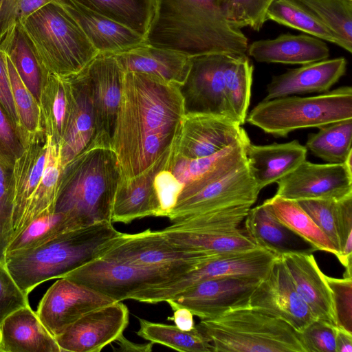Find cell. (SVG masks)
<instances>
[{"mask_svg": "<svg viewBox=\"0 0 352 352\" xmlns=\"http://www.w3.org/2000/svg\"><path fill=\"white\" fill-rule=\"evenodd\" d=\"M185 114L180 87L154 76L125 72L111 146L129 179L173 146Z\"/></svg>", "mask_w": 352, "mask_h": 352, "instance_id": "1", "label": "cell"}, {"mask_svg": "<svg viewBox=\"0 0 352 352\" xmlns=\"http://www.w3.org/2000/svg\"><path fill=\"white\" fill-rule=\"evenodd\" d=\"M144 38L149 45L190 57L247 54L248 47V38L226 19L217 0H155Z\"/></svg>", "mask_w": 352, "mask_h": 352, "instance_id": "2", "label": "cell"}, {"mask_svg": "<svg viewBox=\"0 0 352 352\" xmlns=\"http://www.w3.org/2000/svg\"><path fill=\"white\" fill-rule=\"evenodd\" d=\"M108 221L64 232L37 247L7 255L5 267L26 295L47 280L100 257L120 234Z\"/></svg>", "mask_w": 352, "mask_h": 352, "instance_id": "3", "label": "cell"}, {"mask_svg": "<svg viewBox=\"0 0 352 352\" xmlns=\"http://www.w3.org/2000/svg\"><path fill=\"white\" fill-rule=\"evenodd\" d=\"M120 179L111 146L93 141L63 167L55 212L67 214L80 226L111 222Z\"/></svg>", "mask_w": 352, "mask_h": 352, "instance_id": "4", "label": "cell"}, {"mask_svg": "<svg viewBox=\"0 0 352 352\" xmlns=\"http://www.w3.org/2000/svg\"><path fill=\"white\" fill-rule=\"evenodd\" d=\"M196 326L213 352H307L289 324L248 306L201 320Z\"/></svg>", "mask_w": 352, "mask_h": 352, "instance_id": "5", "label": "cell"}, {"mask_svg": "<svg viewBox=\"0 0 352 352\" xmlns=\"http://www.w3.org/2000/svg\"><path fill=\"white\" fill-rule=\"evenodd\" d=\"M21 23L50 74L63 78L76 75L98 54L76 21L54 1Z\"/></svg>", "mask_w": 352, "mask_h": 352, "instance_id": "6", "label": "cell"}, {"mask_svg": "<svg viewBox=\"0 0 352 352\" xmlns=\"http://www.w3.org/2000/svg\"><path fill=\"white\" fill-rule=\"evenodd\" d=\"M225 160L184 184L165 217L172 222L256 202L261 191L247 164Z\"/></svg>", "mask_w": 352, "mask_h": 352, "instance_id": "7", "label": "cell"}, {"mask_svg": "<svg viewBox=\"0 0 352 352\" xmlns=\"http://www.w3.org/2000/svg\"><path fill=\"white\" fill-rule=\"evenodd\" d=\"M351 118L352 88L344 86L314 96L263 100L250 111L245 121L275 137H286L298 129L319 128Z\"/></svg>", "mask_w": 352, "mask_h": 352, "instance_id": "8", "label": "cell"}, {"mask_svg": "<svg viewBox=\"0 0 352 352\" xmlns=\"http://www.w3.org/2000/svg\"><path fill=\"white\" fill-rule=\"evenodd\" d=\"M278 258L260 247L245 252L219 255L176 278L139 291L131 298L155 304L166 302L204 280L249 278L261 280L266 276Z\"/></svg>", "mask_w": 352, "mask_h": 352, "instance_id": "9", "label": "cell"}, {"mask_svg": "<svg viewBox=\"0 0 352 352\" xmlns=\"http://www.w3.org/2000/svg\"><path fill=\"white\" fill-rule=\"evenodd\" d=\"M217 256L192 250L160 230L147 229L135 234L121 232L100 257L186 273Z\"/></svg>", "mask_w": 352, "mask_h": 352, "instance_id": "10", "label": "cell"}, {"mask_svg": "<svg viewBox=\"0 0 352 352\" xmlns=\"http://www.w3.org/2000/svg\"><path fill=\"white\" fill-rule=\"evenodd\" d=\"M183 274L99 257L69 272L63 277L87 286L115 301H123L130 299L139 291Z\"/></svg>", "mask_w": 352, "mask_h": 352, "instance_id": "11", "label": "cell"}, {"mask_svg": "<svg viewBox=\"0 0 352 352\" xmlns=\"http://www.w3.org/2000/svg\"><path fill=\"white\" fill-rule=\"evenodd\" d=\"M232 54L213 53L191 57L188 76L180 87L185 113L210 114L239 122L225 91V70Z\"/></svg>", "mask_w": 352, "mask_h": 352, "instance_id": "12", "label": "cell"}, {"mask_svg": "<svg viewBox=\"0 0 352 352\" xmlns=\"http://www.w3.org/2000/svg\"><path fill=\"white\" fill-rule=\"evenodd\" d=\"M250 141L236 121L210 114L186 113L173 157L188 160L214 155L239 142Z\"/></svg>", "mask_w": 352, "mask_h": 352, "instance_id": "13", "label": "cell"}, {"mask_svg": "<svg viewBox=\"0 0 352 352\" xmlns=\"http://www.w3.org/2000/svg\"><path fill=\"white\" fill-rule=\"evenodd\" d=\"M247 306L283 320L298 333L316 319L297 292L280 257L252 291Z\"/></svg>", "mask_w": 352, "mask_h": 352, "instance_id": "14", "label": "cell"}, {"mask_svg": "<svg viewBox=\"0 0 352 352\" xmlns=\"http://www.w3.org/2000/svg\"><path fill=\"white\" fill-rule=\"evenodd\" d=\"M114 302L118 301L63 277L47 290L36 312L56 338L85 314Z\"/></svg>", "mask_w": 352, "mask_h": 352, "instance_id": "15", "label": "cell"}, {"mask_svg": "<svg viewBox=\"0 0 352 352\" xmlns=\"http://www.w3.org/2000/svg\"><path fill=\"white\" fill-rule=\"evenodd\" d=\"M95 116L92 140L110 144L120 107L124 72L112 54L98 53L83 69Z\"/></svg>", "mask_w": 352, "mask_h": 352, "instance_id": "16", "label": "cell"}, {"mask_svg": "<svg viewBox=\"0 0 352 352\" xmlns=\"http://www.w3.org/2000/svg\"><path fill=\"white\" fill-rule=\"evenodd\" d=\"M276 183V195L284 199L339 200L352 194V171L344 163L305 160Z\"/></svg>", "mask_w": 352, "mask_h": 352, "instance_id": "17", "label": "cell"}, {"mask_svg": "<svg viewBox=\"0 0 352 352\" xmlns=\"http://www.w3.org/2000/svg\"><path fill=\"white\" fill-rule=\"evenodd\" d=\"M260 280L249 278H223L200 281L166 302L173 310L186 308L201 320L214 318L234 307L248 305Z\"/></svg>", "mask_w": 352, "mask_h": 352, "instance_id": "18", "label": "cell"}, {"mask_svg": "<svg viewBox=\"0 0 352 352\" xmlns=\"http://www.w3.org/2000/svg\"><path fill=\"white\" fill-rule=\"evenodd\" d=\"M122 302L88 312L56 336L60 352H100L115 342L129 322V309Z\"/></svg>", "mask_w": 352, "mask_h": 352, "instance_id": "19", "label": "cell"}, {"mask_svg": "<svg viewBox=\"0 0 352 352\" xmlns=\"http://www.w3.org/2000/svg\"><path fill=\"white\" fill-rule=\"evenodd\" d=\"M174 147L175 144L143 173L129 179H120L113 203V223H129L151 216L164 217L155 178L162 170L168 169Z\"/></svg>", "mask_w": 352, "mask_h": 352, "instance_id": "20", "label": "cell"}, {"mask_svg": "<svg viewBox=\"0 0 352 352\" xmlns=\"http://www.w3.org/2000/svg\"><path fill=\"white\" fill-rule=\"evenodd\" d=\"M50 137L44 131L28 135L22 142L23 149L13 164L12 236L18 233L29 201L43 175Z\"/></svg>", "mask_w": 352, "mask_h": 352, "instance_id": "21", "label": "cell"}, {"mask_svg": "<svg viewBox=\"0 0 352 352\" xmlns=\"http://www.w3.org/2000/svg\"><path fill=\"white\" fill-rule=\"evenodd\" d=\"M76 21L98 53L116 54L146 43L131 29L73 0H54Z\"/></svg>", "mask_w": 352, "mask_h": 352, "instance_id": "22", "label": "cell"}, {"mask_svg": "<svg viewBox=\"0 0 352 352\" xmlns=\"http://www.w3.org/2000/svg\"><path fill=\"white\" fill-rule=\"evenodd\" d=\"M280 258L297 292L314 318L336 327L331 290L314 255L295 252Z\"/></svg>", "mask_w": 352, "mask_h": 352, "instance_id": "23", "label": "cell"}, {"mask_svg": "<svg viewBox=\"0 0 352 352\" xmlns=\"http://www.w3.org/2000/svg\"><path fill=\"white\" fill-rule=\"evenodd\" d=\"M347 62L344 57L325 59L288 70L273 76L264 100L294 94L324 93L344 75Z\"/></svg>", "mask_w": 352, "mask_h": 352, "instance_id": "24", "label": "cell"}, {"mask_svg": "<svg viewBox=\"0 0 352 352\" xmlns=\"http://www.w3.org/2000/svg\"><path fill=\"white\" fill-rule=\"evenodd\" d=\"M248 54L261 63L302 65L327 59L329 49L315 36L286 33L252 42L248 45Z\"/></svg>", "mask_w": 352, "mask_h": 352, "instance_id": "25", "label": "cell"}, {"mask_svg": "<svg viewBox=\"0 0 352 352\" xmlns=\"http://www.w3.org/2000/svg\"><path fill=\"white\" fill-rule=\"evenodd\" d=\"M307 149L298 140L286 143L245 146L246 164L261 190L277 182L306 160Z\"/></svg>", "mask_w": 352, "mask_h": 352, "instance_id": "26", "label": "cell"}, {"mask_svg": "<svg viewBox=\"0 0 352 352\" xmlns=\"http://www.w3.org/2000/svg\"><path fill=\"white\" fill-rule=\"evenodd\" d=\"M113 55L124 73L146 74L179 87L184 84L191 63L188 56L146 43Z\"/></svg>", "mask_w": 352, "mask_h": 352, "instance_id": "27", "label": "cell"}, {"mask_svg": "<svg viewBox=\"0 0 352 352\" xmlns=\"http://www.w3.org/2000/svg\"><path fill=\"white\" fill-rule=\"evenodd\" d=\"M67 78L72 86V105L68 126L60 144L63 167L89 146L96 130L91 90L83 69Z\"/></svg>", "mask_w": 352, "mask_h": 352, "instance_id": "28", "label": "cell"}, {"mask_svg": "<svg viewBox=\"0 0 352 352\" xmlns=\"http://www.w3.org/2000/svg\"><path fill=\"white\" fill-rule=\"evenodd\" d=\"M0 352H60L30 305L20 308L0 324Z\"/></svg>", "mask_w": 352, "mask_h": 352, "instance_id": "29", "label": "cell"}, {"mask_svg": "<svg viewBox=\"0 0 352 352\" xmlns=\"http://www.w3.org/2000/svg\"><path fill=\"white\" fill-rule=\"evenodd\" d=\"M244 220L248 236L257 246L278 257L289 253L314 252L308 243L282 224L263 203L251 208Z\"/></svg>", "mask_w": 352, "mask_h": 352, "instance_id": "30", "label": "cell"}, {"mask_svg": "<svg viewBox=\"0 0 352 352\" xmlns=\"http://www.w3.org/2000/svg\"><path fill=\"white\" fill-rule=\"evenodd\" d=\"M42 127L58 144L65 134L72 105V91L67 78L47 74L43 80L38 98Z\"/></svg>", "mask_w": 352, "mask_h": 352, "instance_id": "31", "label": "cell"}, {"mask_svg": "<svg viewBox=\"0 0 352 352\" xmlns=\"http://www.w3.org/2000/svg\"><path fill=\"white\" fill-rule=\"evenodd\" d=\"M160 231L172 241L207 255L237 253L258 247L245 232L238 228L228 230H188L166 227Z\"/></svg>", "mask_w": 352, "mask_h": 352, "instance_id": "32", "label": "cell"}, {"mask_svg": "<svg viewBox=\"0 0 352 352\" xmlns=\"http://www.w3.org/2000/svg\"><path fill=\"white\" fill-rule=\"evenodd\" d=\"M0 47L10 58L24 85L38 101L41 85L49 74L21 23L16 22L6 32Z\"/></svg>", "mask_w": 352, "mask_h": 352, "instance_id": "33", "label": "cell"}, {"mask_svg": "<svg viewBox=\"0 0 352 352\" xmlns=\"http://www.w3.org/2000/svg\"><path fill=\"white\" fill-rule=\"evenodd\" d=\"M263 204L282 224L308 243L314 251H324L337 256L338 252L330 240L296 201L275 195Z\"/></svg>", "mask_w": 352, "mask_h": 352, "instance_id": "34", "label": "cell"}, {"mask_svg": "<svg viewBox=\"0 0 352 352\" xmlns=\"http://www.w3.org/2000/svg\"><path fill=\"white\" fill-rule=\"evenodd\" d=\"M49 137L50 142L44 170L41 181L29 201L17 234L36 218L55 212L63 166L60 145L56 144L52 138Z\"/></svg>", "mask_w": 352, "mask_h": 352, "instance_id": "35", "label": "cell"}, {"mask_svg": "<svg viewBox=\"0 0 352 352\" xmlns=\"http://www.w3.org/2000/svg\"><path fill=\"white\" fill-rule=\"evenodd\" d=\"M267 19L301 31L323 41L337 45L352 52V46L302 7L292 0H274L267 12Z\"/></svg>", "mask_w": 352, "mask_h": 352, "instance_id": "36", "label": "cell"}, {"mask_svg": "<svg viewBox=\"0 0 352 352\" xmlns=\"http://www.w3.org/2000/svg\"><path fill=\"white\" fill-rule=\"evenodd\" d=\"M145 36L154 14L155 0H73Z\"/></svg>", "mask_w": 352, "mask_h": 352, "instance_id": "37", "label": "cell"}, {"mask_svg": "<svg viewBox=\"0 0 352 352\" xmlns=\"http://www.w3.org/2000/svg\"><path fill=\"white\" fill-rule=\"evenodd\" d=\"M137 334L154 344H160L181 352H213L208 340L196 325L183 330L176 325L151 322L139 318Z\"/></svg>", "mask_w": 352, "mask_h": 352, "instance_id": "38", "label": "cell"}, {"mask_svg": "<svg viewBox=\"0 0 352 352\" xmlns=\"http://www.w3.org/2000/svg\"><path fill=\"white\" fill-rule=\"evenodd\" d=\"M308 135L305 147L312 154L331 164L344 163L352 151V118L319 127Z\"/></svg>", "mask_w": 352, "mask_h": 352, "instance_id": "39", "label": "cell"}, {"mask_svg": "<svg viewBox=\"0 0 352 352\" xmlns=\"http://www.w3.org/2000/svg\"><path fill=\"white\" fill-rule=\"evenodd\" d=\"M80 226L74 219L62 212H54L32 221L10 241L7 255L41 245L67 231Z\"/></svg>", "mask_w": 352, "mask_h": 352, "instance_id": "40", "label": "cell"}, {"mask_svg": "<svg viewBox=\"0 0 352 352\" xmlns=\"http://www.w3.org/2000/svg\"><path fill=\"white\" fill-rule=\"evenodd\" d=\"M253 71L254 66L247 54H232L225 70L226 98L241 125L248 115Z\"/></svg>", "mask_w": 352, "mask_h": 352, "instance_id": "41", "label": "cell"}, {"mask_svg": "<svg viewBox=\"0 0 352 352\" xmlns=\"http://www.w3.org/2000/svg\"><path fill=\"white\" fill-rule=\"evenodd\" d=\"M352 46V0H292Z\"/></svg>", "mask_w": 352, "mask_h": 352, "instance_id": "42", "label": "cell"}, {"mask_svg": "<svg viewBox=\"0 0 352 352\" xmlns=\"http://www.w3.org/2000/svg\"><path fill=\"white\" fill-rule=\"evenodd\" d=\"M7 65L12 94L20 123L19 138L22 144L28 135L43 131L40 106L8 56Z\"/></svg>", "mask_w": 352, "mask_h": 352, "instance_id": "43", "label": "cell"}, {"mask_svg": "<svg viewBox=\"0 0 352 352\" xmlns=\"http://www.w3.org/2000/svg\"><path fill=\"white\" fill-rule=\"evenodd\" d=\"M250 208V206H239L194 215L178 219L168 227L188 230L234 229L245 219Z\"/></svg>", "mask_w": 352, "mask_h": 352, "instance_id": "44", "label": "cell"}, {"mask_svg": "<svg viewBox=\"0 0 352 352\" xmlns=\"http://www.w3.org/2000/svg\"><path fill=\"white\" fill-rule=\"evenodd\" d=\"M274 0H217L226 19L241 29L259 31L267 21V12Z\"/></svg>", "mask_w": 352, "mask_h": 352, "instance_id": "45", "label": "cell"}, {"mask_svg": "<svg viewBox=\"0 0 352 352\" xmlns=\"http://www.w3.org/2000/svg\"><path fill=\"white\" fill-rule=\"evenodd\" d=\"M14 162L0 153V263L5 265L7 247L12 236Z\"/></svg>", "mask_w": 352, "mask_h": 352, "instance_id": "46", "label": "cell"}, {"mask_svg": "<svg viewBox=\"0 0 352 352\" xmlns=\"http://www.w3.org/2000/svg\"><path fill=\"white\" fill-rule=\"evenodd\" d=\"M336 222L340 245L337 258L345 268L344 277L352 278V194L336 201Z\"/></svg>", "mask_w": 352, "mask_h": 352, "instance_id": "47", "label": "cell"}, {"mask_svg": "<svg viewBox=\"0 0 352 352\" xmlns=\"http://www.w3.org/2000/svg\"><path fill=\"white\" fill-rule=\"evenodd\" d=\"M330 288L336 327L352 333V278H333L324 274Z\"/></svg>", "mask_w": 352, "mask_h": 352, "instance_id": "48", "label": "cell"}, {"mask_svg": "<svg viewBox=\"0 0 352 352\" xmlns=\"http://www.w3.org/2000/svg\"><path fill=\"white\" fill-rule=\"evenodd\" d=\"M336 201L333 199H304L296 201L327 236L339 254V239L336 223Z\"/></svg>", "mask_w": 352, "mask_h": 352, "instance_id": "49", "label": "cell"}, {"mask_svg": "<svg viewBox=\"0 0 352 352\" xmlns=\"http://www.w3.org/2000/svg\"><path fill=\"white\" fill-rule=\"evenodd\" d=\"M336 329L329 322L315 319L298 333L307 352H336Z\"/></svg>", "mask_w": 352, "mask_h": 352, "instance_id": "50", "label": "cell"}, {"mask_svg": "<svg viewBox=\"0 0 352 352\" xmlns=\"http://www.w3.org/2000/svg\"><path fill=\"white\" fill-rule=\"evenodd\" d=\"M28 305V295L20 289L5 265L0 263V324L16 310Z\"/></svg>", "mask_w": 352, "mask_h": 352, "instance_id": "51", "label": "cell"}, {"mask_svg": "<svg viewBox=\"0 0 352 352\" xmlns=\"http://www.w3.org/2000/svg\"><path fill=\"white\" fill-rule=\"evenodd\" d=\"M0 105L16 130L19 138L20 123L12 94L9 80L7 56L0 47ZM20 139V138H19ZM21 141V140H20Z\"/></svg>", "mask_w": 352, "mask_h": 352, "instance_id": "52", "label": "cell"}, {"mask_svg": "<svg viewBox=\"0 0 352 352\" xmlns=\"http://www.w3.org/2000/svg\"><path fill=\"white\" fill-rule=\"evenodd\" d=\"M22 149L18 134L0 105V153L14 162Z\"/></svg>", "mask_w": 352, "mask_h": 352, "instance_id": "53", "label": "cell"}, {"mask_svg": "<svg viewBox=\"0 0 352 352\" xmlns=\"http://www.w3.org/2000/svg\"><path fill=\"white\" fill-rule=\"evenodd\" d=\"M155 182L165 211V217L167 211L175 203L184 184L168 168H164L157 174Z\"/></svg>", "mask_w": 352, "mask_h": 352, "instance_id": "54", "label": "cell"}, {"mask_svg": "<svg viewBox=\"0 0 352 352\" xmlns=\"http://www.w3.org/2000/svg\"><path fill=\"white\" fill-rule=\"evenodd\" d=\"M21 0H0V42L8 30L15 23L14 15L17 6Z\"/></svg>", "mask_w": 352, "mask_h": 352, "instance_id": "55", "label": "cell"}, {"mask_svg": "<svg viewBox=\"0 0 352 352\" xmlns=\"http://www.w3.org/2000/svg\"><path fill=\"white\" fill-rule=\"evenodd\" d=\"M172 320L176 326L183 330H190L195 327L193 314L186 308H177L173 310Z\"/></svg>", "mask_w": 352, "mask_h": 352, "instance_id": "56", "label": "cell"}, {"mask_svg": "<svg viewBox=\"0 0 352 352\" xmlns=\"http://www.w3.org/2000/svg\"><path fill=\"white\" fill-rule=\"evenodd\" d=\"M120 346L117 351H133V352H151L153 350L154 343L149 342L144 344H138L127 340L123 334L116 340Z\"/></svg>", "mask_w": 352, "mask_h": 352, "instance_id": "57", "label": "cell"}, {"mask_svg": "<svg viewBox=\"0 0 352 352\" xmlns=\"http://www.w3.org/2000/svg\"><path fill=\"white\" fill-rule=\"evenodd\" d=\"M336 352H352V333L337 327Z\"/></svg>", "mask_w": 352, "mask_h": 352, "instance_id": "58", "label": "cell"}, {"mask_svg": "<svg viewBox=\"0 0 352 352\" xmlns=\"http://www.w3.org/2000/svg\"><path fill=\"white\" fill-rule=\"evenodd\" d=\"M1 3H0V11H1Z\"/></svg>", "mask_w": 352, "mask_h": 352, "instance_id": "59", "label": "cell"}]
</instances>
